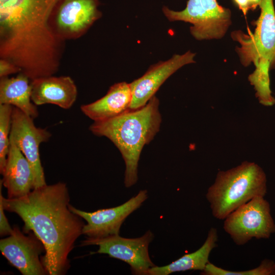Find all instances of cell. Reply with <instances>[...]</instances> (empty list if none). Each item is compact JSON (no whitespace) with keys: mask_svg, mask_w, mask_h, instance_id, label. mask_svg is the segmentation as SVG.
<instances>
[{"mask_svg":"<svg viewBox=\"0 0 275 275\" xmlns=\"http://www.w3.org/2000/svg\"><path fill=\"white\" fill-rule=\"evenodd\" d=\"M195 56L196 53L189 50L182 54H174L166 61L152 65L144 75L129 83L132 93L130 109L145 105L173 73L186 65L196 63Z\"/></svg>","mask_w":275,"mask_h":275,"instance_id":"cell-13","label":"cell"},{"mask_svg":"<svg viewBox=\"0 0 275 275\" xmlns=\"http://www.w3.org/2000/svg\"><path fill=\"white\" fill-rule=\"evenodd\" d=\"M21 72L20 69L12 62L1 59L0 60V77L8 76L10 74Z\"/></svg>","mask_w":275,"mask_h":275,"instance_id":"cell-21","label":"cell"},{"mask_svg":"<svg viewBox=\"0 0 275 275\" xmlns=\"http://www.w3.org/2000/svg\"><path fill=\"white\" fill-rule=\"evenodd\" d=\"M243 14L245 15L251 10L249 0H232Z\"/></svg>","mask_w":275,"mask_h":275,"instance_id":"cell-23","label":"cell"},{"mask_svg":"<svg viewBox=\"0 0 275 275\" xmlns=\"http://www.w3.org/2000/svg\"><path fill=\"white\" fill-rule=\"evenodd\" d=\"M203 275H275V262L265 259L257 267L246 270L230 271L209 262L201 271Z\"/></svg>","mask_w":275,"mask_h":275,"instance_id":"cell-20","label":"cell"},{"mask_svg":"<svg viewBox=\"0 0 275 275\" xmlns=\"http://www.w3.org/2000/svg\"><path fill=\"white\" fill-rule=\"evenodd\" d=\"M266 192L263 170L255 162L244 161L229 170L218 172L206 197L212 215L223 220L253 198L264 197Z\"/></svg>","mask_w":275,"mask_h":275,"instance_id":"cell-5","label":"cell"},{"mask_svg":"<svg viewBox=\"0 0 275 275\" xmlns=\"http://www.w3.org/2000/svg\"><path fill=\"white\" fill-rule=\"evenodd\" d=\"M148 198L146 190H140L121 205L101 209L94 212H86L69 205L70 210L87 222L82 234L91 238H101L119 235L122 224L131 213L138 209Z\"/></svg>","mask_w":275,"mask_h":275,"instance_id":"cell-11","label":"cell"},{"mask_svg":"<svg viewBox=\"0 0 275 275\" xmlns=\"http://www.w3.org/2000/svg\"><path fill=\"white\" fill-rule=\"evenodd\" d=\"M13 106L0 104V173L5 166L10 146V134L11 128Z\"/></svg>","mask_w":275,"mask_h":275,"instance_id":"cell-19","label":"cell"},{"mask_svg":"<svg viewBox=\"0 0 275 275\" xmlns=\"http://www.w3.org/2000/svg\"><path fill=\"white\" fill-rule=\"evenodd\" d=\"M31 79L22 72L15 77H1L0 79V104H9L19 108L33 119L39 112L32 101Z\"/></svg>","mask_w":275,"mask_h":275,"instance_id":"cell-17","label":"cell"},{"mask_svg":"<svg viewBox=\"0 0 275 275\" xmlns=\"http://www.w3.org/2000/svg\"><path fill=\"white\" fill-rule=\"evenodd\" d=\"M223 229L238 245L252 238H268L275 232V223L269 202L264 197H256L240 206L225 219Z\"/></svg>","mask_w":275,"mask_h":275,"instance_id":"cell-7","label":"cell"},{"mask_svg":"<svg viewBox=\"0 0 275 275\" xmlns=\"http://www.w3.org/2000/svg\"><path fill=\"white\" fill-rule=\"evenodd\" d=\"M260 14L255 21L253 33L246 34L241 30L231 33V37L240 46L236 51L241 64L247 67L252 63L254 71L248 77L254 86L260 103L271 106L275 98L271 95L269 72L275 68V10L273 0H262Z\"/></svg>","mask_w":275,"mask_h":275,"instance_id":"cell-4","label":"cell"},{"mask_svg":"<svg viewBox=\"0 0 275 275\" xmlns=\"http://www.w3.org/2000/svg\"><path fill=\"white\" fill-rule=\"evenodd\" d=\"M1 174L9 199L23 197L35 188L32 168L22 152L13 143H10L6 164Z\"/></svg>","mask_w":275,"mask_h":275,"instance_id":"cell-15","label":"cell"},{"mask_svg":"<svg viewBox=\"0 0 275 275\" xmlns=\"http://www.w3.org/2000/svg\"><path fill=\"white\" fill-rule=\"evenodd\" d=\"M8 237L0 240V250L9 263L23 275L48 274L40 257L45 252L41 241L33 232H21L16 226Z\"/></svg>","mask_w":275,"mask_h":275,"instance_id":"cell-10","label":"cell"},{"mask_svg":"<svg viewBox=\"0 0 275 275\" xmlns=\"http://www.w3.org/2000/svg\"><path fill=\"white\" fill-rule=\"evenodd\" d=\"M218 233L215 228L211 227L203 245L196 251L185 254L171 263L151 267L148 275H168L172 273L187 270L203 271L209 261V257L217 246Z\"/></svg>","mask_w":275,"mask_h":275,"instance_id":"cell-18","label":"cell"},{"mask_svg":"<svg viewBox=\"0 0 275 275\" xmlns=\"http://www.w3.org/2000/svg\"><path fill=\"white\" fill-rule=\"evenodd\" d=\"M31 99L36 105L52 104L68 109L77 98L76 86L68 76L39 77L31 80Z\"/></svg>","mask_w":275,"mask_h":275,"instance_id":"cell-14","label":"cell"},{"mask_svg":"<svg viewBox=\"0 0 275 275\" xmlns=\"http://www.w3.org/2000/svg\"><path fill=\"white\" fill-rule=\"evenodd\" d=\"M262 0H249L251 10H255L261 4Z\"/></svg>","mask_w":275,"mask_h":275,"instance_id":"cell-24","label":"cell"},{"mask_svg":"<svg viewBox=\"0 0 275 275\" xmlns=\"http://www.w3.org/2000/svg\"><path fill=\"white\" fill-rule=\"evenodd\" d=\"M132 93L129 84L123 81L116 83L101 98L80 106L82 113L94 122L109 119L130 109Z\"/></svg>","mask_w":275,"mask_h":275,"instance_id":"cell-16","label":"cell"},{"mask_svg":"<svg viewBox=\"0 0 275 275\" xmlns=\"http://www.w3.org/2000/svg\"><path fill=\"white\" fill-rule=\"evenodd\" d=\"M162 12L170 21L191 24L190 32L198 40L222 39L232 24L230 10L219 5L217 0H188L182 11L164 6Z\"/></svg>","mask_w":275,"mask_h":275,"instance_id":"cell-6","label":"cell"},{"mask_svg":"<svg viewBox=\"0 0 275 275\" xmlns=\"http://www.w3.org/2000/svg\"><path fill=\"white\" fill-rule=\"evenodd\" d=\"M0 199L5 210L16 213L24 223L23 232H33L43 244L41 257L49 275L65 274L70 267L68 256L82 234V218L71 211L66 183L59 182L35 188L17 199Z\"/></svg>","mask_w":275,"mask_h":275,"instance_id":"cell-2","label":"cell"},{"mask_svg":"<svg viewBox=\"0 0 275 275\" xmlns=\"http://www.w3.org/2000/svg\"><path fill=\"white\" fill-rule=\"evenodd\" d=\"M61 0H0V57L29 74L60 65L65 40L51 24Z\"/></svg>","mask_w":275,"mask_h":275,"instance_id":"cell-1","label":"cell"},{"mask_svg":"<svg viewBox=\"0 0 275 275\" xmlns=\"http://www.w3.org/2000/svg\"><path fill=\"white\" fill-rule=\"evenodd\" d=\"M99 4L98 0H61L52 15L56 33L64 40L80 37L100 17Z\"/></svg>","mask_w":275,"mask_h":275,"instance_id":"cell-12","label":"cell"},{"mask_svg":"<svg viewBox=\"0 0 275 275\" xmlns=\"http://www.w3.org/2000/svg\"><path fill=\"white\" fill-rule=\"evenodd\" d=\"M34 119L13 106L9 140L29 161L34 173L35 188L46 184L39 147L41 143L49 140L51 134L46 128L37 127Z\"/></svg>","mask_w":275,"mask_h":275,"instance_id":"cell-9","label":"cell"},{"mask_svg":"<svg viewBox=\"0 0 275 275\" xmlns=\"http://www.w3.org/2000/svg\"><path fill=\"white\" fill-rule=\"evenodd\" d=\"M4 207L2 200L0 199V235L1 236H9L13 232L12 228L4 213Z\"/></svg>","mask_w":275,"mask_h":275,"instance_id":"cell-22","label":"cell"},{"mask_svg":"<svg viewBox=\"0 0 275 275\" xmlns=\"http://www.w3.org/2000/svg\"><path fill=\"white\" fill-rule=\"evenodd\" d=\"M159 101L154 96L142 107L128 109L114 118L94 122L89 130L109 139L121 153L125 164L124 185L130 187L138 179V164L144 147L159 131L161 116Z\"/></svg>","mask_w":275,"mask_h":275,"instance_id":"cell-3","label":"cell"},{"mask_svg":"<svg viewBox=\"0 0 275 275\" xmlns=\"http://www.w3.org/2000/svg\"><path fill=\"white\" fill-rule=\"evenodd\" d=\"M154 238L153 233L148 230L142 236L127 238L119 235L101 238L87 237L81 242V246L97 245L96 252L128 263L131 272L136 275H148V270L155 265L149 254V245Z\"/></svg>","mask_w":275,"mask_h":275,"instance_id":"cell-8","label":"cell"}]
</instances>
